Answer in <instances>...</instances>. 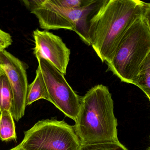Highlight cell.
Here are the masks:
<instances>
[{
  "label": "cell",
  "mask_w": 150,
  "mask_h": 150,
  "mask_svg": "<svg viewBox=\"0 0 150 150\" xmlns=\"http://www.w3.org/2000/svg\"><path fill=\"white\" fill-rule=\"evenodd\" d=\"M150 9V3L139 0H102L88 21L90 45L102 62L113 57L126 30Z\"/></svg>",
  "instance_id": "cell-1"
},
{
  "label": "cell",
  "mask_w": 150,
  "mask_h": 150,
  "mask_svg": "<svg viewBox=\"0 0 150 150\" xmlns=\"http://www.w3.org/2000/svg\"><path fill=\"white\" fill-rule=\"evenodd\" d=\"M114 101L108 88L98 85L81 97L79 110L74 126L81 144L119 141Z\"/></svg>",
  "instance_id": "cell-2"
},
{
  "label": "cell",
  "mask_w": 150,
  "mask_h": 150,
  "mask_svg": "<svg viewBox=\"0 0 150 150\" xmlns=\"http://www.w3.org/2000/svg\"><path fill=\"white\" fill-rule=\"evenodd\" d=\"M150 56V9L136 19L122 38L108 70L121 81L133 84L139 69Z\"/></svg>",
  "instance_id": "cell-3"
},
{
  "label": "cell",
  "mask_w": 150,
  "mask_h": 150,
  "mask_svg": "<svg viewBox=\"0 0 150 150\" xmlns=\"http://www.w3.org/2000/svg\"><path fill=\"white\" fill-rule=\"evenodd\" d=\"M102 0H96L82 8H68L58 5L54 0L23 1L31 13L38 20L40 28L45 30L65 29L76 32L82 41L90 46L88 21Z\"/></svg>",
  "instance_id": "cell-4"
},
{
  "label": "cell",
  "mask_w": 150,
  "mask_h": 150,
  "mask_svg": "<svg viewBox=\"0 0 150 150\" xmlns=\"http://www.w3.org/2000/svg\"><path fill=\"white\" fill-rule=\"evenodd\" d=\"M81 144L73 126L48 119L25 131L20 144L26 150H79Z\"/></svg>",
  "instance_id": "cell-5"
},
{
  "label": "cell",
  "mask_w": 150,
  "mask_h": 150,
  "mask_svg": "<svg viewBox=\"0 0 150 150\" xmlns=\"http://www.w3.org/2000/svg\"><path fill=\"white\" fill-rule=\"evenodd\" d=\"M45 82L50 102L69 118L76 121L80 96L72 89L61 73L48 60L36 57Z\"/></svg>",
  "instance_id": "cell-6"
},
{
  "label": "cell",
  "mask_w": 150,
  "mask_h": 150,
  "mask_svg": "<svg viewBox=\"0 0 150 150\" xmlns=\"http://www.w3.org/2000/svg\"><path fill=\"white\" fill-rule=\"evenodd\" d=\"M0 66L6 72L13 95L10 112L18 122L25 115L28 93V76L25 64L6 50L0 51Z\"/></svg>",
  "instance_id": "cell-7"
},
{
  "label": "cell",
  "mask_w": 150,
  "mask_h": 150,
  "mask_svg": "<svg viewBox=\"0 0 150 150\" xmlns=\"http://www.w3.org/2000/svg\"><path fill=\"white\" fill-rule=\"evenodd\" d=\"M36 57L48 60L64 75L70 61L71 51L58 36L47 30L33 31Z\"/></svg>",
  "instance_id": "cell-8"
},
{
  "label": "cell",
  "mask_w": 150,
  "mask_h": 150,
  "mask_svg": "<svg viewBox=\"0 0 150 150\" xmlns=\"http://www.w3.org/2000/svg\"><path fill=\"white\" fill-rule=\"evenodd\" d=\"M36 77L34 81L28 85L26 98V106L41 99L50 102L48 91L42 72L38 66L36 72Z\"/></svg>",
  "instance_id": "cell-9"
},
{
  "label": "cell",
  "mask_w": 150,
  "mask_h": 150,
  "mask_svg": "<svg viewBox=\"0 0 150 150\" xmlns=\"http://www.w3.org/2000/svg\"><path fill=\"white\" fill-rule=\"evenodd\" d=\"M13 100V90L4 69L0 66V112L10 111Z\"/></svg>",
  "instance_id": "cell-10"
},
{
  "label": "cell",
  "mask_w": 150,
  "mask_h": 150,
  "mask_svg": "<svg viewBox=\"0 0 150 150\" xmlns=\"http://www.w3.org/2000/svg\"><path fill=\"white\" fill-rule=\"evenodd\" d=\"M16 138L15 124L11 112L7 110L0 112V139L8 142Z\"/></svg>",
  "instance_id": "cell-11"
},
{
  "label": "cell",
  "mask_w": 150,
  "mask_h": 150,
  "mask_svg": "<svg viewBox=\"0 0 150 150\" xmlns=\"http://www.w3.org/2000/svg\"><path fill=\"white\" fill-rule=\"evenodd\" d=\"M133 85L139 88L150 100V56L146 59L139 69Z\"/></svg>",
  "instance_id": "cell-12"
},
{
  "label": "cell",
  "mask_w": 150,
  "mask_h": 150,
  "mask_svg": "<svg viewBox=\"0 0 150 150\" xmlns=\"http://www.w3.org/2000/svg\"><path fill=\"white\" fill-rule=\"evenodd\" d=\"M79 150H128L119 141L96 144H81Z\"/></svg>",
  "instance_id": "cell-13"
},
{
  "label": "cell",
  "mask_w": 150,
  "mask_h": 150,
  "mask_svg": "<svg viewBox=\"0 0 150 150\" xmlns=\"http://www.w3.org/2000/svg\"><path fill=\"white\" fill-rule=\"evenodd\" d=\"M59 6L68 8H82L92 5L96 0H54Z\"/></svg>",
  "instance_id": "cell-14"
},
{
  "label": "cell",
  "mask_w": 150,
  "mask_h": 150,
  "mask_svg": "<svg viewBox=\"0 0 150 150\" xmlns=\"http://www.w3.org/2000/svg\"><path fill=\"white\" fill-rule=\"evenodd\" d=\"M12 42L11 35L0 28V51L6 50L12 45Z\"/></svg>",
  "instance_id": "cell-15"
},
{
  "label": "cell",
  "mask_w": 150,
  "mask_h": 150,
  "mask_svg": "<svg viewBox=\"0 0 150 150\" xmlns=\"http://www.w3.org/2000/svg\"><path fill=\"white\" fill-rule=\"evenodd\" d=\"M26 150L25 149H23L21 146V145L19 144L17 146H16V147H14V148H12L11 150Z\"/></svg>",
  "instance_id": "cell-16"
}]
</instances>
